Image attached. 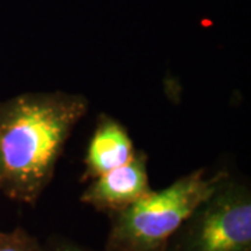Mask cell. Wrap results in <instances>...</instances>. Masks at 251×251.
Masks as SVG:
<instances>
[{
  "label": "cell",
  "instance_id": "obj_1",
  "mask_svg": "<svg viewBox=\"0 0 251 251\" xmlns=\"http://www.w3.org/2000/svg\"><path fill=\"white\" fill-rule=\"evenodd\" d=\"M90 108L81 94H21L0 103V190L35 205L53 179L74 127Z\"/></svg>",
  "mask_w": 251,
  "mask_h": 251
},
{
  "label": "cell",
  "instance_id": "obj_2",
  "mask_svg": "<svg viewBox=\"0 0 251 251\" xmlns=\"http://www.w3.org/2000/svg\"><path fill=\"white\" fill-rule=\"evenodd\" d=\"M221 172L197 169L162 190H151L110 218L103 251H166V247L198 202L214 188Z\"/></svg>",
  "mask_w": 251,
  "mask_h": 251
},
{
  "label": "cell",
  "instance_id": "obj_3",
  "mask_svg": "<svg viewBox=\"0 0 251 251\" xmlns=\"http://www.w3.org/2000/svg\"><path fill=\"white\" fill-rule=\"evenodd\" d=\"M166 251H251V188L222 171L173 234Z\"/></svg>",
  "mask_w": 251,
  "mask_h": 251
},
{
  "label": "cell",
  "instance_id": "obj_4",
  "mask_svg": "<svg viewBox=\"0 0 251 251\" xmlns=\"http://www.w3.org/2000/svg\"><path fill=\"white\" fill-rule=\"evenodd\" d=\"M151 190L148 156L141 150H135L125 165L91 180L80 200L99 212L113 215L134 204Z\"/></svg>",
  "mask_w": 251,
  "mask_h": 251
},
{
  "label": "cell",
  "instance_id": "obj_5",
  "mask_svg": "<svg viewBox=\"0 0 251 251\" xmlns=\"http://www.w3.org/2000/svg\"><path fill=\"white\" fill-rule=\"evenodd\" d=\"M135 152L133 140L122 123L109 115H99L84 158V177L92 180L125 165Z\"/></svg>",
  "mask_w": 251,
  "mask_h": 251
},
{
  "label": "cell",
  "instance_id": "obj_6",
  "mask_svg": "<svg viewBox=\"0 0 251 251\" xmlns=\"http://www.w3.org/2000/svg\"><path fill=\"white\" fill-rule=\"evenodd\" d=\"M0 251H46L45 246L27 230L17 227L11 232H0Z\"/></svg>",
  "mask_w": 251,
  "mask_h": 251
},
{
  "label": "cell",
  "instance_id": "obj_7",
  "mask_svg": "<svg viewBox=\"0 0 251 251\" xmlns=\"http://www.w3.org/2000/svg\"><path fill=\"white\" fill-rule=\"evenodd\" d=\"M46 251H95L91 250L88 247H84L78 243L73 242L70 239L60 237V236H53L49 239V242L45 246Z\"/></svg>",
  "mask_w": 251,
  "mask_h": 251
}]
</instances>
